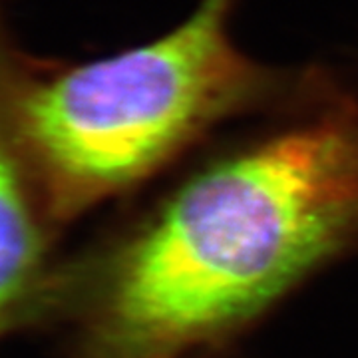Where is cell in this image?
<instances>
[{
  "mask_svg": "<svg viewBox=\"0 0 358 358\" xmlns=\"http://www.w3.org/2000/svg\"><path fill=\"white\" fill-rule=\"evenodd\" d=\"M231 0L148 44L14 80L16 136L60 225L169 164L207 129L257 103L273 80L231 40Z\"/></svg>",
  "mask_w": 358,
  "mask_h": 358,
  "instance_id": "cell-2",
  "label": "cell"
},
{
  "mask_svg": "<svg viewBox=\"0 0 358 358\" xmlns=\"http://www.w3.org/2000/svg\"><path fill=\"white\" fill-rule=\"evenodd\" d=\"M358 239V110L336 108L189 178L56 308L74 358H183L227 338Z\"/></svg>",
  "mask_w": 358,
  "mask_h": 358,
  "instance_id": "cell-1",
  "label": "cell"
},
{
  "mask_svg": "<svg viewBox=\"0 0 358 358\" xmlns=\"http://www.w3.org/2000/svg\"><path fill=\"white\" fill-rule=\"evenodd\" d=\"M20 64L0 4V341L52 315L62 282L52 255L58 223L16 136L13 90Z\"/></svg>",
  "mask_w": 358,
  "mask_h": 358,
  "instance_id": "cell-3",
  "label": "cell"
}]
</instances>
